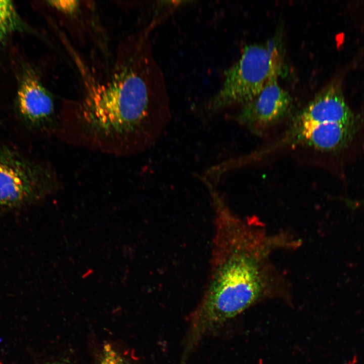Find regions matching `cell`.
<instances>
[{"mask_svg":"<svg viewBox=\"0 0 364 364\" xmlns=\"http://www.w3.org/2000/svg\"><path fill=\"white\" fill-rule=\"evenodd\" d=\"M17 107L21 119L29 128L44 130L55 125L53 96L32 69L25 71L20 81Z\"/></svg>","mask_w":364,"mask_h":364,"instance_id":"obj_6","label":"cell"},{"mask_svg":"<svg viewBox=\"0 0 364 364\" xmlns=\"http://www.w3.org/2000/svg\"><path fill=\"white\" fill-rule=\"evenodd\" d=\"M98 364H126L120 354L109 344L104 345Z\"/></svg>","mask_w":364,"mask_h":364,"instance_id":"obj_10","label":"cell"},{"mask_svg":"<svg viewBox=\"0 0 364 364\" xmlns=\"http://www.w3.org/2000/svg\"><path fill=\"white\" fill-rule=\"evenodd\" d=\"M293 133L299 143L322 151L339 149L352 138L354 125L336 122L294 125Z\"/></svg>","mask_w":364,"mask_h":364,"instance_id":"obj_8","label":"cell"},{"mask_svg":"<svg viewBox=\"0 0 364 364\" xmlns=\"http://www.w3.org/2000/svg\"><path fill=\"white\" fill-rule=\"evenodd\" d=\"M214 234L210 271L192 312L188 340L199 344L270 292L277 283L269 255L283 238L270 236L235 214L223 200L213 203Z\"/></svg>","mask_w":364,"mask_h":364,"instance_id":"obj_2","label":"cell"},{"mask_svg":"<svg viewBox=\"0 0 364 364\" xmlns=\"http://www.w3.org/2000/svg\"><path fill=\"white\" fill-rule=\"evenodd\" d=\"M81 72L84 94L76 114L85 131L123 142L132 151L158 142L171 112L164 76L148 37L136 34L124 39L105 79L83 69Z\"/></svg>","mask_w":364,"mask_h":364,"instance_id":"obj_1","label":"cell"},{"mask_svg":"<svg viewBox=\"0 0 364 364\" xmlns=\"http://www.w3.org/2000/svg\"><path fill=\"white\" fill-rule=\"evenodd\" d=\"M55 186L48 168L7 146H0L1 213L13 212L40 201Z\"/></svg>","mask_w":364,"mask_h":364,"instance_id":"obj_4","label":"cell"},{"mask_svg":"<svg viewBox=\"0 0 364 364\" xmlns=\"http://www.w3.org/2000/svg\"><path fill=\"white\" fill-rule=\"evenodd\" d=\"M278 41L246 46L239 59L224 72L223 83L206 101L202 113L211 117L224 109L253 99L267 81L279 75L282 57Z\"/></svg>","mask_w":364,"mask_h":364,"instance_id":"obj_3","label":"cell"},{"mask_svg":"<svg viewBox=\"0 0 364 364\" xmlns=\"http://www.w3.org/2000/svg\"><path fill=\"white\" fill-rule=\"evenodd\" d=\"M19 18L11 1L0 0V41L18 28Z\"/></svg>","mask_w":364,"mask_h":364,"instance_id":"obj_9","label":"cell"},{"mask_svg":"<svg viewBox=\"0 0 364 364\" xmlns=\"http://www.w3.org/2000/svg\"><path fill=\"white\" fill-rule=\"evenodd\" d=\"M60 364H61V363H60Z\"/></svg>","mask_w":364,"mask_h":364,"instance_id":"obj_11","label":"cell"},{"mask_svg":"<svg viewBox=\"0 0 364 364\" xmlns=\"http://www.w3.org/2000/svg\"><path fill=\"white\" fill-rule=\"evenodd\" d=\"M336 122L354 125L353 115L340 87L331 84L322 89L298 113L294 125Z\"/></svg>","mask_w":364,"mask_h":364,"instance_id":"obj_7","label":"cell"},{"mask_svg":"<svg viewBox=\"0 0 364 364\" xmlns=\"http://www.w3.org/2000/svg\"><path fill=\"white\" fill-rule=\"evenodd\" d=\"M271 77L253 99L244 104L237 116L239 122L255 131H262L286 117L291 110L293 99Z\"/></svg>","mask_w":364,"mask_h":364,"instance_id":"obj_5","label":"cell"}]
</instances>
